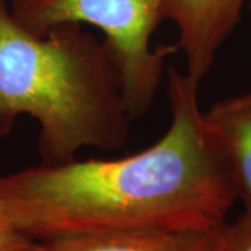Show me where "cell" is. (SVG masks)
Here are the masks:
<instances>
[{"label":"cell","instance_id":"1","mask_svg":"<svg viewBox=\"0 0 251 251\" xmlns=\"http://www.w3.org/2000/svg\"><path fill=\"white\" fill-rule=\"evenodd\" d=\"M198 87L169 67L171 123L156 143L125 158H75L0 176L1 209L34 242L225 225L237 191L222 140L201 110Z\"/></svg>","mask_w":251,"mask_h":251},{"label":"cell","instance_id":"2","mask_svg":"<svg viewBox=\"0 0 251 251\" xmlns=\"http://www.w3.org/2000/svg\"><path fill=\"white\" fill-rule=\"evenodd\" d=\"M21 116L39 126L44 165L73 161L84 148L120 150L133 120L119 67L102 39L78 24L35 35L0 0V137Z\"/></svg>","mask_w":251,"mask_h":251},{"label":"cell","instance_id":"3","mask_svg":"<svg viewBox=\"0 0 251 251\" xmlns=\"http://www.w3.org/2000/svg\"><path fill=\"white\" fill-rule=\"evenodd\" d=\"M165 6L166 0H11L9 9L35 35L62 24L97 28L119 67L126 105L135 119L152 108L166 62L179 52L176 45H152Z\"/></svg>","mask_w":251,"mask_h":251},{"label":"cell","instance_id":"4","mask_svg":"<svg viewBox=\"0 0 251 251\" xmlns=\"http://www.w3.org/2000/svg\"><path fill=\"white\" fill-rule=\"evenodd\" d=\"M247 4L249 0H166L165 21L176 27L184 73L196 82L201 84L212 70Z\"/></svg>","mask_w":251,"mask_h":251},{"label":"cell","instance_id":"5","mask_svg":"<svg viewBox=\"0 0 251 251\" xmlns=\"http://www.w3.org/2000/svg\"><path fill=\"white\" fill-rule=\"evenodd\" d=\"M227 222L209 230H131L31 242L21 251H224Z\"/></svg>","mask_w":251,"mask_h":251},{"label":"cell","instance_id":"6","mask_svg":"<svg viewBox=\"0 0 251 251\" xmlns=\"http://www.w3.org/2000/svg\"><path fill=\"white\" fill-rule=\"evenodd\" d=\"M205 117L222 140L233 172L237 201L251 212V92L216 102Z\"/></svg>","mask_w":251,"mask_h":251},{"label":"cell","instance_id":"7","mask_svg":"<svg viewBox=\"0 0 251 251\" xmlns=\"http://www.w3.org/2000/svg\"><path fill=\"white\" fill-rule=\"evenodd\" d=\"M224 251H251V212L243 214L226 226Z\"/></svg>","mask_w":251,"mask_h":251},{"label":"cell","instance_id":"8","mask_svg":"<svg viewBox=\"0 0 251 251\" xmlns=\"http://www.w3.org/2000/svg\"><path fill=\"white\" fill-rule=\"evenodd\" d=\"M34 240L20 233L0 206V251H21Z\"/></svg>","mask_w":251,"mask_h":251},{"label":"cell","instance_id":"9","mask_svg":"<svg viewBox=\"0 0 251 251\" xmlns=\"http://www.w3.org/2000/svg\"><path fill=\"white\" fill-rule=\"evenodd\" d=\"M247 9H249V11H250V14H251V0H249V4H247Z\"/></svg>","mask_w":251,"mask_h":251}]
</instances>
